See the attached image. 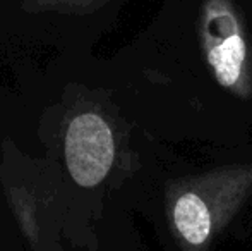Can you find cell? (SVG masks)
<instances>
[{"instance_id":"obj_2","label":"cell","mask_w":252,"mask_h":251,"mask_svg":"<svg viewBox=\"0 0 252 251\" xmlns=\"http://www.w3.org/2000/svg\"><path fill=\"white\" fill-rule=\"evenodd\" d=\"M201 48L216 83L240 100L252 97V61L246 30L232 0H206Z\"/></svg>"},{"instance_id":"obj_3","label":"cell","mask_w":252,"mask_h":251,"mask_svg":"<svg viewBox=\"0 0 252 251\" xmlns=\"http://www.w3.org/2000/svg\"><path fill=\"white\" fill-rule=\"evenodd\" d=\"M115 157L112 129L96 114H83L69 126L65 160L79 186L93 188L106 178Z\"/></svg>"},{"instance_id":"obj_4","label":"cell","mask_w":252,"mask_h":251,"mask_svg":"<svg viewBox=\"0 0 252 251\" xmlns=\"http://www.w3.org/2000/svg\"><path fill=\"white\" fill-rule=\"evenodd\" d=\"M108 0H23V7L31 12L88 14L100 9Z\"/></svg>"},{"instance_id":"obj_1","label":"cell","mask_w":252,"mask_h":251,"mask_svg":"<svg viewBox=\"0 0 252 251\" xmlns=\"http://www.w3.org/2000/svg\"><path fill=\"white\" fill-rule=\"evenodd\" d=\"M252 196V164H230L175 179L166 220L180 251H209Z\"/></svg>"}]
</instances>
